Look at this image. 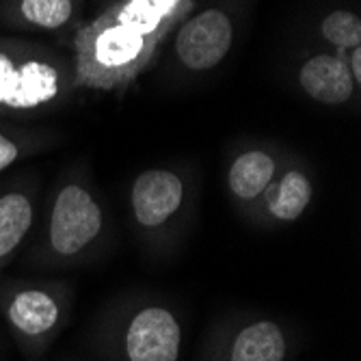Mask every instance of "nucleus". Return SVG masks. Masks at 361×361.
Here are the masks:
<instances>
[{
	"instance_id": "obj_1",
	"label": "nucleus",
	"mask_w": 361,
	"mask_h": 361,
	"mask_svg": "<svg viewBox=\"0 0 361 361\" xmlns=\"http://www.w3.org/2000/svg\"><path fill=\"white\" fill-rule=\"evenodd\" d=\"M197 0H115L72 32L76 89L123 95L171 39Z\"/></svg>"
},
{
	"instance_id": "obj_2",
	"label": "nucleus",
	"mask_w": 361,
	"mask_h": 361,
	"mask_svg": "<svg viewBox=\"0 0 361 361\" xmlns=\"http://www.w3.org/2000/svg\"><path fill=\"white\" fill-rule=\"evenodd\" d=\"M106 210L89 178L78 171L65 176L52 197L39 240L26 251L24 267L30 271H70L104 249Z\"/></svg>"
},
{
	"instance_id": "obj_3",
	"label": "nucleus",
	"mask_w": 361,
	"mask_h": 361,
	"mask_svg": "<svg viewBox=\"0 0 361 361\" xmlns=\"http://www.w3.org/2000/svg\"><path fill=\"white\" fill-rule=\"evenodd\" d=\"M76 91L70 54L42 42L0 35V121L56 113Z\"/></svg>"
},
{
	"instance_id": "obj_4",
	"label": "nucleus",
	"mask_w": 361,
	"mask_h": 361,
	"mask_svg": "<svg viewBox=\"0 0 361 361\" xmlns=\"http://www.w3.org/2000/svg\"><path fill=\"white\" fill-rule=\"evenodd\" d=\"M182 344L178 310L149 294H128L95 326V346L109 361H180Z\"/></svg>"
},
{
	"instance_id": "obj_5",
	"label": "nucleus",
	"mask_w": 361,
	"mask_h": 361,
	"mask_svg": "<svg viewBox=\"0 0 361 361\" xmlns=\"http://www.w3.org/2000/svg\"><path fill=\"white\" fill-rule=\"evenodd\" d=\"M74 314V286L65 279H0V318L28 361H39Z\"/></svg>"
},
{
	"instance_id": "obj_6",
	"label": "nucleus",
	"mask_w": 361,
	"mask_h": 361,
	"mask_svg": "<svg viewBox=\"0 0 361 361\" xmlns=\"http://www.w3.org/2000/svg\"><path fill=\"white\" fill-rule=\"evenodd\" d=\"M130 214L139 238L154 251H165L176 243L188 216L190 182L169 167H149L130 184Z\"/></svg>"
},
{
	"instance_id": "obj_7",
	"label": "nucleus",
	"mask_w": 361,
	"mask_h": 361,
	"mask_svg": "<svg viewBox=\"0 0 361 361\" xmlns=\"http://www.w3.org/2000/svg\"><path fill=\"white\" fill-rule=\"evenodd\" d=\"M292 336L271 316H232L208 334L202 361H288Z\"/></svg>"
},
{
	"instance_id": "obj_8",
	"label": "nucleus",
	"mask_w": 361,
	"mask_h": 361,
	"mask_svg": "<svg viewBox=\"0 0 361 361\" xmlns=\"http://www.w3.org/2000/svg\"><path fill=\"white\" fill-rule=\"evenodd\" d=\"M236 22L229 9L210 5L186 16L171 35L173 61L188 74H206L234 48Z\"/></svg>"
},
{
	"instance_id": "obj_9",
	"label": "nucleus",
	"mask_w": 361,
	"mask_h": 361,
	"mask_svg": "<svg viewBox=\"0 0 361 361\" xmlns=\"http://www.w3.org/2000/svg\"><path fill=\"white\" fill-rule=\"evenodd\" d=\"M314 200V182L303 167L290 162L279 169L257 204L245 214L262 225L297 223Z\"/></svg>"
},
{
	"instance_id": "obj_10",
	"label": "nucleus",
	"mask_w": 361,
	"mask_h": 361,
	"mask_svg": "<svg viewBox=\"0 0 361 361\" xmlns=\"http://www.w3.org/2000/svg\"><path fill=\"white\" fill-rule=\"evenodd\" d=\"M37 223V184L18 178L0 188V279Z\"/></svg>"
},
{
	"instance_id": "obj_11",
	"label": "nucleus",
	"mask_w": 361,
	"mask_h": 361,
	"mask_svg": "<svg viewBox=\"0 0 361 361\" xmlns=\"http://www.w3.org/2000/svg\"><path fill=\"white\" fill-rule=\"evenodd\" d=\"M297 85L310 100L322 106H346L359 95L342 52L322 50L307 54L297 68Z\"/></svg>"
},
{
	"instance_id": "obj_12",
	"label": "nucleus",
	"mask_w": 361,
	"mask_h": 361,
	"mask_svg": "<svg viewBox=\"0 0 361 361\" xmlns=\"http://www.w3.org/2000/svg\"><path fill=\"white\" fill-rule=\"evenodd\" d=\"M286 165L283 154L277 147H245L240 149L227 167L225 184L232 200L247 214L264 190L271 186L279 169Z\"/></svg>"
},
{
	"instance_id": "obj_13",
	"label": "nucleus",
	"mask_w": 361,
	"mask_h": 361,
	"mask_svg": "<svg viewBox=\"0 0 361 361\" xmlns=\"http://www.w3.org/2000/svg\"><path fill=\"white\" fill-rule=\"evenodd\" d=\"M85 0H0V26L13 32H63L80 24Z\"/></svg>"
},
{
	"instance_id": "obj_14",
	"label": "nucleus",
	"mask_w": 361,
	"mask_h": 361,
	"mask_svg": "<svg viewBox=\"0 0 361 361\" xmlns=\"http://www.w3.org/2000/svg\"><path fill=\"white\" fill-rule=\"evenodd\" d=\"M56 135L48 128H26L18 121H0V173L18 162L52 149Z\"/></svg>"
},
{
	"instance_id": "obj_15",
	"label": "nucleus",
	"mask_w": 361,
	"mask_h": 361,
	"mask_svg": "<svg viewBox=\"0 0 361 361\" xmlns=\"http://www.w3.org/2000/svg\"><path fill=\"white\" fill-rule=\"evenodd\" d=\"M320 39L334 52H348L361 46V18L353 9H331L318 22Z\"/></svg>"
},
{
	"instance_id": "obj_16",
	"label": "nucleus",
	"mask_w": 361,
	"mask_h": 361,
	"mask_svg": "<svg viewBox=\"0 0 361 361\" xmlns=\"http://www.w3.org/2000/svg\"><path fill=\"white\" fill-rule=\"evenodd\" d=\"M344 61H346V68L350 72V78H353L355 87L361 91V46L350 48L348 52H344Z\"/></svg>"
},
{
	"instance_id": "obj_17",
	"label": "nucleus",
	"mask_w": 361,
	"mask_h": 361,
	"mask_svg": "<svg viewBox=\"0 0 361 361\" xmlns=\"http://www.w3.org/2000/svg\"><path fill=\"white\" fill-rule=\"evenodd\" d=\"M100 3H102V5L106 7V5H111V3H115V0H100Z\"/></svg>"
}]
</instances>
